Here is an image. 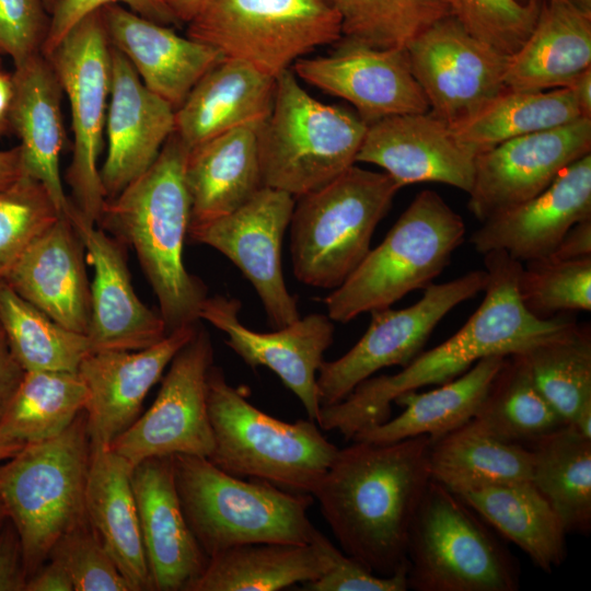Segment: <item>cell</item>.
<instances>
[{
	"mask_svg": "<svg viewBox=\"0 0 591 591\" xmlns=\"http://www.w3.org/2000/svg\"><path fill=\"white\" fill-rule=\"evenodd\" d=\"M488 281L485 298L467 322L437 347L418 354L390 375L370 376L343 401L321 408L317 425L338 431L345 440L391 418L394 399L426 385L447 383L482 358L509 356L563 331L573 321L560 316L540 320L522 305L518 278L523 264L502 251L484 255Z\"/></svg>",
	"mask_w": 591,
	"mask_h": 591,
	"instance_id": "obj_2",
	"label": "cell"
},
{
	"mask_svg": "<svg viewBox=\"0 0 591 591\" xmlns=\"http://www.w3.org/2000/svg\"><path fill=\"white\" fill-rule=\"evenodd\" d=\"M86 401L78 372L25 371L0 420V436L23 444L54 438L84 410Z\"/></svg>",
	"mask_w": 591,
	"mask_h": 591,
	"instance_id": "obj_41",
	"label": "cell"
},
{
	"mask_svg": "<svg viewBox=\"0 0 591 591\" xmlns=\"http://www.w3.org/2000/svg\"><path fill=\"white\" fill-rule=\"evenodd\" d=\"M198 326L175 328L143 349L94 351L84 357L77 372L88 391L84 412L91 445L108 447L132 425L148 392Z\"/></svg>",
	"mask_w": 591,
	"mask_h": 591,
	"instance_id": "obj_21",
	"label": "cell"
},
{
	"mask_svg": "<svg viewBox=\"0 0 591 591\" xmlns=\"http://www.w3.org/2000/svg\"><path fill=\"white\" fill-rule=\"evenodd\" d=\"M213 0H164L179 23L188 24Z\"/></svg>",
	"mask_w": 591,
	"mask_h": 591,
	"instance_id": "obj_57",
	"label": "cell"
},
{
	"mask_svg": "<svg viewBox=\"0 0 591 591\" xmlns=\"http://www.w3.org/2000/svg\"><path fill=\"white\" fill-rule=\"evenodd\" d=\"M13 95L11 74L0 72V135L10 128V108Z\"/></svg>",
	"mask_w": 591,
	"mask_h": 591,
	"instance_id": "obj_58",
	"label": "cell"
},
{
	"mask_svg": "<svg viewBox=\"0 0 591 591\" xmlns=\"http://www.w3.org/2000/svg\"><path fill=\"white\" fill-rule=\"evenodd\" d=\"M132 467L109 447L91 445L85 512L131 591H149L152 583L131 483Z\"/></svg>",
	"mask_w": 591,
	"mask_h": 591,
	"instance_id": "obj_30",
	"label": "cell"
},
{
	"mask_svg": "<svg viewBox=\"0 0 591 591\" xmlns=\"http://www.w3.org/2000/svg\"><path fill=\"white\" fill-rule=\"evenodd\" d=\"M542 1L449 0L450 14L474 37L511 57L531 34Z\"/></svg>",
	"mask_w": 591,
	"mask_h": 591,
	"instance_id": "obj_46",
	"label": "cell"
},
{
	"mask_svg": "<svg viewBox=\"0 0 591 591\" xmlns=\"http://www.w3.org/2000/svg\"><path fill=\"white\" fill-rule=\"evenodd\" d=\"M48 559L67 569L74 591H131L89 521L63 534Z\"/></svg>",
	"mask_w": 591,
	"mask_h": 591,
	"instance_id": "obj_47",
	"label": "cell"
},
{
	"mask_svg": "<svg viewBox=\"0 0 591 591\" xmlns=\"http://www.w3.org/2000/svg\"><path fill=\"white\" fill-rule=\"evenodd\" d=\"M582 117L568 88L537 92L506 89L477 112L450 126L455 137L478 154L512 138Z\"/></svg>",
	"mask_w": 591,
	"mask_h": 591,
	"instance_id": "obj_38",
	"label": "cell"
},
{
	"mask_svg": "<svg viewBox=\"0 0 591 591\" xmlns=\"http://www.w3.org/2000/svg\"><path fill=\"white\" fill-rule=\"evenodd\" d=\"M67 215L94 268L86 333L91 352L139 350L163 339L169 334L165 322L136 294L119 241L88 221L72 202Z\"/></svg>",
	"mask_w": 591,
	"mask_h": 591,
	"instance_id": "obj_23",
	"label": "cell"
},
{
	"mask_svg": "<svg viewBox=\"0 0 591 591\" xmlns=\"http://www.w3.org/2000/svg\"><path fill=\"white\" fill-rule=\"evenodd\" d=\"M341 38L375 48H406L421 32L450 14L449 0H333Z\"/></svg>",
	"mask_w": 591,
	"mask_h": 591,
	"instance_id": "obj_43",
	"label": "cell"
},
{
	"mask_svg": "<svg viewBox=\"0 0 591 591\" xmlns=\"http://www.w3.org/2000/svg\"><path fill=\"white\" fill-rule=\"evenodd\" d=\"M467 424L495 439L528 449L568 425L538 392L518 354L506 357Z\"/></svg>",
	"mask_w": 591,
	"mask_h": 591,
	"instance_id": "obj_40",
	"label": "cell"
},
{
	"mask_svg": "<svg viewBox=\"0 0 591 591\" xmlns=\"http://www.w3.org/2000/svg\"><path fill=\"white\" fill-rule=\"evenodd\" d=\"M27 579L21 538L8 519L0 530V591H25Z\"/></svg>",
	"mask_w": 591,
	"mask_h": 591,
	"instance_id": "obj_51",
	"label": "cell"
},
{
	"mask_svg": "<svg viewBox=\"0 0 591 591\" xmlns=\"http://www.w3.org/2000/svg\"><path fill=\"white\" fill-rule=\"evenodd\" d=\"M465 232L462 217L439 194L419 193L384 240L325 298L328 317L347 323L426 288L449 264Z\"/></svg>",
	"mask_w": 591,
	"mask_h": 591,
	"instance_id": "obj_9",
	"label": "cell"
},
{
	"mask_svg": "<svg viewBox=\"0 0 591 591\" xmlns=\"http://www.w3.org/2000/svg\"><path fill=\"white\" fill-rule=\"evenodd\" d=\"M532 451L477 431L468 424L432 441L431 479L455 495L531 480Z\"/></svg>",
	"mask_w": 591,
	"mask_h": 591,
	"instance_id": "obj_37",
	"label": "cell"
},
{
	"mask_svg": "<svg viewBox=\"0 0 591 591\" xmlns=\"http://www.w3.org/2000/svg\"><path fill=\"white\" fill-rule=\"evenodd\" d=\"M276 78L250 63L222 58L175 109L174 134L192 149L242 126H259L269 115Z\"/></svg>",
	"mask_w": 591,
	"mask_h": 591,
	"instance_id": "obj_29",
	"label": "cell"
},
{
	"mask_svg": "<svg viewBox=\"0 0 591 591\" xmlns=\"http://www.w3.org/2000/svg\"><path fill=\"white\" fill-rule=\"evenodd\" d=\"M42 2L44 3L46 10L50 15L56 5L60 2V0H42Z\"/></svg>",
	"mask_w": 591,
	"mask_h": 591,
	"instance_id": "obj_61",
	"label": "cell"
},
{
	"mask_svg": "<svg viewBox=\"0 0 591 591\" xmlns=\"http://www.w3.org/2000/svg\"><path fill=\"white\" fill-rule=\"evenodd\" d=\"M112 45V44H111ZM107 104L106 157L100 167L107 198L119 194L157 160L175 130V109L150 91L113 45Z\"/></svg>",
	"mask_w": 591,
	"mask_h": 591,
	"instance_id": "obj_22",
	"label": "cell"
},
{
	"mask_svg": "<svg viewBox=\"0 0 591 591\" xmlns=\"http://www.w3.org/2000/svg\"><path fill=\"white\" fill-rule=\"evenodd\" d=\"M401 188L385 172L354 164L297 197L289 224L296 278L314 288L339 287L369 253L373 232Z\"/></svg>",
	"mask_w": 591,
	"mask_h": 591,
	"instance_id": "obj_8",
	"label": "cell"
},
{
	"mask_svg": "<svg viewBox=\"0 0 591 591\" xmlns=\"http://www.w3.org/2000/svg\"><path fill=\"white\" fill-rule=\"evenodd\" d=\"M591 153V118L512 138L476 155L468 209L480 222L526 201Z\"/></svg>",
	"mask_w": 591,
	"mask_h": 591,
	"instance_id": "obj_17",
	"label": "cell"
},
{
	"mask_svg": "<svg viewBox=\"0 0 591 591\" xmlns=\"http://www.w3.org/2000/svg\"><path fill=\"white\" fill-rule=\"evenodd\" d=\"M101 10L74 25L46 56L66 94L73 135L72 159L67 172L72 205L97 223L106 196L99 157L105 132L111 92L112 53Z\"/></svg>",
	"mask_w": 591,
	"mask_h": 591,
	"instance_id": "obj_12",
	"label": "cell"
},
{
	"mask_svg": "<svg viewBox=\"0 0 591 591\" xmlns=\"http://www.w3.org/2000/svg\"><path fill=\"white\" fill-rule=\"evenodd\" d=\"M335 45L327 56L298 59L292 72L349 102L368 125L389 116L430 111L406 48H375L341 37Z\"/></svg>",
	"mask_w": 591,
	"mask_h": 591,
	"instance_id": "obj_18",
	"label": "cell"
},
{
	"mask_svg": "<svg viewBox=\"0 0 591 591\" xmlns=\"http://www.w3.org/2000/svg\"><path fill=\"white\" fill-rule=\"evenodd\" d=\"M294 204L290 194L263 186L233 212L190 228L187 234L194 242L219 251L241 270L275 329L300 318L281 266L282 239Z\"/></svg>",
	"mask_w": 591,
	"mask_h": 591,
	"instance_id": "obj_15",
	"label": "cell"
},
{
	"mask_svg": "<svg viewBox=\"0 0 591 591\" xmlns=\"http://www.w3.org/2000/svg\"><path fill=\"white\" fill-rule=\"evenodd\" d=\"M591 219V153L567 166L535 197L502 210L472 233L485 255L506 252L523 263L549 256L576 223Z\"/></svg>",
	"mask_w": 591,
	"mask_h": 591,
	"instance_id": "obj_24",
	"label": "cell"
},
{
	"mask_svg": "<svg viewBox=\"0 0 591 591\" xmlns=\"http://www.w3.org/2000/svg\"><path fill=\"white\" fill-rule=\"evenodd\" d=\"M188 151L173 134L143 174L105 200L96 223L135 250L169 333L197 324L207 298L206 287L183 259L192 215L185 181Z\"/></svg>",
	"mask_w": 591,
	"mask_h": 591,
	"instance_id": "obj_3",
	"label": "cell"
},
{
	"mask_svg": "<svg viewBox=\"0 0 591 591\" xmlns=\"http://www.w3.org/2000/svg\"><path fill=\"white\" fill-rule=\"evenodd\" d=\"M331 2H333V0H329Z\"/></svg>",
	"mask_w": 591,
	"mask_h": 591,
	"instance_id": "obj_64",
	"label": "cell"
},
{
	"mask_svg": "<svg viewBox=\"0 0 591 591\" xmlns=\"http://www.w3.org/2000/svg\"><path fill=\"white\" fill-rule=\"evenodd\" d=\"M309 591H405L407 569L392 576H379L361 563L339 551L332 549V563L317 579L303 584Z\"/></svg>",
	"mask_w": 591,
	"mask_h": 591,
	"instance_id": "obj_50",
	"label": "cell"
},
{
	"mask_svg": "<svg viewBox=\"0 0 591 591\" xmlns=\"http://www.w3.org/2000/svg\"><path fill=\"white\" fill-rule=\"evenodd\" d=\"M583 117L591 118V68L581 72L568 86Z\"/></svg>",
	"mask_w": 591,
	"mask_h": 591,
	"instance_id": "obj_56",
	"label": "cell"
},
{
	"mask_svg": "<svg viewBox=\"0 0 591 591\" xmlns=\"http://www.w3.org/2000/svg\"><path fill=\"white\" fill-rule=\"evenodd\" d=\"M0 326L24 371L77 372L91 352L86 335L69 331L0 280Z\"/></svg>",
	"mask_w": 591,
	"mask_h": 591,
	"instance_id": "obj_42",
	"label": "cell"
},
{
	"mask_svg": "<svg viewBox=\"0 0 591 591\" xmlns=\"http://www.w3.org/2000/svg\"><path fill=\"white\" fill-rule=\"evenodd\" d=\"M108 4H120L163 25L179 24L164 0H60L50 14L49 28L42 47V54L48 56L82 19Z\"/></svg>",
	"mask_w": 591,
	"mask_h": 591,
	"instance_id": "obj_49",
	"label": "cell"
},
{
	"mask_svg": "<svg viewBox=\"0 0 591 591\" xmlns=\"http://www.w3.org/2000/svg\"><path fill=\"white\" fill-rule=\"evenodd\" d=\"M179 502L208 557L255 543H311L316 528L308 510L313 496L242 478L207 457L172 455Z\"/></svg>",
	"mask_w": 591,
	"mask_h": 591,
	"instance_id": "obj_4",
	"label": "cell"
},
{
	"mask_svg": "<svg viewBox=\"0 0 591 591\" xmlns=\"http://www.w3.org/2000/svg\"><path fill=\"white\" fill-rule=\"evenodd\" d=\"M506 357L482 358L460 376L431 391L398 395L394 403L403 406V412L359 431L352 441L392 443L418 436L436 441L464 426L476 415Z\"/></svg>",
	"mask_w": 591,
	"mask_h": 591,
	"instance_id": "obj_34",
	"label": "cell"
},
{
	"mask_svg": "<svg viewBox=\"0 0 591 591\" xmlns=\"http://www.w3.org/2000/svg\"><path fill=\"white\" fill-rule=\"evenodd\" d=\"M334 544L317 529L311 543H255L209 557L193 591H279L321 577Z\"/></svg>",
	"mask_w": 591,
	"mask_h": 591,
	"instance_id": "obj_33",
	"label": "cell"
},
{
	"mask_svg": "<svg viewBox=\"0 0 591 591\" xmlns=\"http://www.w3.org/2000/svg\"><path fill=\"white\" fill-rule=\"evenodd\" d=\"M428 436L339 449L312 496L348 556L379 576L407 569L409 530L431 480Z\"/></svg>",
	"mask_w": 591,
	"mask_h": 591,
	"instance_id": "obj_1",
	"label": "cell"
},
{
	"mask_svg": "<svg viewBox=\"0 0 591 591\" xmlns=\"http://www.w3.org/2000/svg\"><path fill=\"white\" fill-rule=\"evenodd\" d=\"M547 257L558 260L591 257V219L572 225Z\"/></svg>",
	"mask_w": 591,
	"mask_h": 591,
	"instance_id": "obj_52",
	"label": "cell"
},
{
	"mask_svg": "<svg viewBox=\"0 0 591 591\" xmlns=\"http://www.w3.org/2000/svg\"><path fill=\"white\" fill-rule=\"evenodd\" d=\"M82 252L78 233L62 213L1 280L65 328L86 335L91 287Z\"/></svg>",
	"mask_w": 591,
	"mask_h": 591,
	"instance_id": "obj_27",
	"label": "cell"
},
{
	"mask_svg": "<svg viewBox=\"0 0 591 591\" xmlns=\"http://www.w3.org/2000/svg\"><path fill=\"white\" fill-rule=\"evenodd\" d=\"M578 10L591 15V0H568Z\"/></svg>",
	"mask_w": 591,
	"mask_h": 591,
	"instance_id": "obj_60",
	"label": "cell"
},
{
	"mask_svg": "<svg viewBox=\"0 0 591 591\" xmlns=\"http://www.w3.org/2000/svg\"><path fill=\"white\" fill-rule=\"evenodd\" d=\"M24 175L19 146L0 150V190L10 186Z\"/></svg>",
	"mask_w": 591,
	"mask_h": 591,
	"instance_id": "obj_55",
	"label": "cell"
},
{
	"mask_svg": "<svg viewBox=\"0 0 591 591\" xmlns=\"http://www.w3.org/2000/svg\"><path fill=\"white\" fill-rule=\"evenodd\" d=\"M25 591H74L67 569L57 560L47 559L28 579Z\"/></svg>",
	"mask_w": 591,
	"mask_h": 591,
	"instance_id": "obj_54",
	"label": "cell"
},
{
	"mask_svg": "<svg viewBox=\"0 0 591 591\" xmlns=\"http://www.w3.org/2000/svg\"><path fill=\"white\" fill-rule=\"evenodd\" d=\"M522 305L540 320L564 311L591 310V257L526 262L518 278Z\"/></svg>",
	"mask_w": 591,
	"mask_h": 591,
	"instance_id": "obj_44",
	"label": "cell"
},
{
	"mask_svg": "<svg viewBox=\"0 0 591 591\" xmlns=\"http://www.w3.org/2000/svg\"><path fill=\"white\" fill-rule=\"evenodd\" d=\"M101 12L111 44L126 57L142 83L174 109L222 59L211 46L181 36L170 26L120 4L105 5Z\"/></svg>",
	"mask_w": 591,
	"mask_h": 591,
	"instance_id": "obj_26",
	"label": "cell"
},
{
	"mask_svg": "<svg viewBox=\"0 0 591 591\" xmlns=\"http://www.w3.org/2000/svg\"><path fill=\"white\" fill-rule=\"evenodd\" d=\"M207 406L213 436L208 460L237 477L312 496L339 450L317 422L309 418L287 422L255 407L213 364L207 378Z\"/></svg>",
	"mask_w": 591,
	"mask_h": 591,
	"instance_id": "obj_5",
	"label": "cell"
},
{
	"mask_svg": "<svg viewBox=\"0 0 591 591\" xmlns=\"http://www.w3.org/2000/svg\"><path fill=\"white\" fill-rule=\"evenodd\" d=\"M24 372V369L11 354L5 335L0 326V420Z\"/></svg>",
	"mask_w": 591,
	"mask_h": 591,
	"instance_id": "obj_53",
	"label": "cell"
},
{
	"mask_svg": "<svg viewBox=\"0 0 591 591\" xmlns=\"http://www.w3.org/2000/svg\"><path fill=\"white\" fill-rule=\"evenodd\" d=\"M367 128L358 114L320 102L291 69L282 71L257 129L263 186L294 198L324 186L356 163Z\"/></svg>",
	"mask_w": 591,
	"mask_h": 591,
	"instance_id": "obj_7",
	"label": "cell"
},
{
	"mask_svg": "<svg viewBox=\"0 0 591 591\" xmlns=\"http://www.w3.org/2000/svg\"><path fill=\"white\" fill-rule=\"evenodd\" d=\"M542 396L570 426L591 438V332L575 321L515 352Z\"/></svg>",
	"mask_w": 591,
	"mask_h": 591,
	"instance_id": "obj_36",
	"label": "cell"
},
{
	"mask_svg": "<svg viewBox=\"0 0 591 591\" xmlns=\"http://www.w3.org/2000/svg\"><path fill=\"white\" fill-rule=\"evenodd\" d=\"M187 36L276 78L315 48L341 37L329 0H213L187 24Z\"/></svg>",
	"mask_w": 591,
	"mask_h": 591,
	"instance_id": "obj_11",
	"label": "cell"
},
{
	"mask_svg": "<svg viewBox=\"0 0 591 591\" xmlns=\"http://www.w3.org/2000/svg\"><path fill=\"white\" fill-rule=\"evenodd\" d=\"M407 586L416 591H517L514 557L462 498L431 479L407 542Z\"/></svg>",
	"mask_w": 591,
	"mask_h": 591,
	"instance_id": "obj_10",
	"label": "cell"
},
{
	"mask_svg": "<svg viewBox=\"0 0 591 591\" xmlns=\"http://www.w3.org/2000/svg\"><path fill=\"white\" fill-rule=\"evenodd\" d=\"M406 51L430 112L449 124L471 116L507 89L509 57L474 37L451 14L417 35Z\"/></svg>",
	"mask_w": 591,
	"mask_h": 591,
	"instance_id": "obj_16",
	"label": "cell"
},
{
	"mask_svg": "<svg viewBox=\"0 0 591 591\" xmlns=\"http://www.w3.org/2000/svg\"><path fill=\"white\" fill-rule=\"evenodd\" d=\"M60 215L44 185L25 174L0 190V280Z\"/></svg>",
	"mask_w": 591,
	"mask_h": 591,
	"instance_id": "obj_45",
	"label": "cell"
},
{
	"mask_svg": "<svg viewBox=\"0 0 591 591\" xmlns=\"http://www.w3.org/2000/svg\"><path fill=\"white\" fill-rule=\"evenodd\" d=\"M90 455L83 410L58 436L27 443L0 462V499L20 535L28 578L63 534L88 521Z\"/></svg>",
	"mask_w": 591,
	"mask_h": 591,
	"instance_id": "obj_6",
	"label": "cell"
},
{
	"mask_svg": "<svg viewBox=\"0 0 591 591\" xmlns=\"http://www.w3.org/2000/svg\"><path fill=\"white\" fill-rule=\"evenodd\" d=\"M591 68V15L568 0H543L536 23L509 57L507 89L523 92L567 88Z\"/></svg>",
	"mask_w": 591,
	"mask_h": 591,
	"instance_id": "obj_31",
	"label": "cell"
},
{
	"mask_svg": "<svg viewBox=\"0 0 591 591\" xmlns=\"http://www.w3.org/2000/svg\"><path fill=\"white\" fill-rule=\"evenodd\" d=\"M25 444L12 441L0 436V462L16 454Z\"/></svg>",
	"mask_w": 591,
	"mask_h": 591,
	"instance_id": "obj_59",
	"label": "cell"
},
{
	"mask_svg": "<svg viewBox=\"0 0 591 591\" xmlns=\"http://www.w3.org/2000/svg\"><path fill=\"white\" fill-rule=\"evenodd\" d=\"M477 153L430 111L381 118L368 125L356 162L384 170L401 187L442 183L468 194Z\"/></svg>",
	"mask_w": 591,
	"mask_h": 591,
	"instance_id": "obj_20",
	"label": "cell"
},
{
	"mask_svg": "<svg viewBox=\"0 0 591 591\" xmlns=\"http://www.w3.org/2000/svg\"><path fill=\"white\" fill-rule=\"evenodd\" d=\"M241 302L207 297L199 310L205 320L227 335L225 344L251 368L270 369L301 402L308 418L317 422L322 405L317 373L333 343L328 315L312 313L269 333L247 328L239 318Z\"/></svg>",
	"mask_w": 591,
	"mask_h": 591,
	"instance_id": "obj_19",
	"label": "cell"
},
{
	"mask_svg": "<svg viewBox=\"0 0 591 591\" xmlns=\"http://www.w3.org/2000/svg\"><path fill=\"white\" fill-rule=\"evenodd\" d=\"M457 496L541 570L552 572L565 559L567 532L531 480L486 486Z\"/></svg>",
	"mask_w": 591,
	"mask_h": 591,
	"instance_id": "obj_35",
	"label": "cell"
},
{
	"mask_svg": "<svg viewBox=\"0 0 591 591\" xmlns=\"http://www.w3.org/2000/svg\"><path fill=\"white\" fill-rule=\"evenodd\" d=\"M131 483L152 590L193 591L209 557L184 515L172 456L139 462Z\"/></svg>",
	"mask_w": 591,
	"mask_h": 591,
	"instance_id": "obj_25",
	"label": "cell"
},
{
	"mask_svg": "<svg viewBox=\"0 0 591 591\" xmlns=\"http://www.w3.org/2000/svg\"><path fill=\"white\" fill-rule=\"evenodd\" d=\"M531 482L559 517L567 534L591 529V438L570 425L532 448Z\"/></svg>",
	"mask_w": 591,
	"mask_h": 591,
	"instance_id": "obj_39",
	"label": "cell"
},
{
	"mask_svg": "<svg viewBox=\"0 0 591 591\" xmlns=\"http://www.w3.org/2000/svg\"><path fill=\"white\" fill-rule=\"evenodd\" d=\"M49 22L42 0H0V53L14 67L42 53Z\"/></svg>",
	"mask_w": 591,
	"mask_h": 591,
	"instance_id": "obj_48",
	"label": "cell"
},
{
	"mask_svg": "<svg viewBox=\"0 0 591 591\" xmlns=\"http://www.w3.org/2000/svg\"><path fill=\"white\" fill-rule=\"evenodd\" d=\"M11 77L13 95L9 120L20 140L24 174L42 183L58 211L67 215L71 201L66 195L59 166L66 138L60 81L42 53L15 66Z\"/></svg>",
	"mask_w": 591,
	"mask_h": 591,
	"instance_id": "obj_28",
	"label": "cell"
},
{
	"mask_svg": "<svg viewBox=\"0 0 591 591\" xmlns=\"http://www.w3.org/2000/svg\"><path fill=\"white\" fill-rule=\"evenodd\" d=\"M8 513H7V510L4 508V505L2 503L1 499H0V530L1 528L3 526V524L5 523V521L8 520Z\"/></svg>",
	"mask_w": 591,
	"mask_h": 591,
	"instance_id": "obj_62",
	"label": "cell"
},
{
	"mask_svg": "<svg viewBox=\"0 0 591 591\" xmlns=\"http://www.w3.org/2000/svg\"><path fill=\"white\" fill-rule=\"evenodd\" d=\"M213 364L209 334L197 328L170 362L150 408L108 447L132 466L154 456L209 457L213 436L207 406V378Z\"/></svg>",
	"mask_w": 591,
	"mask_h": 591,
	"instance_id": "obj_14",
	"label": "cell"
},
{
	"mask_svg": "<svg viewBox=\"0 0 591 591\" xmlns=\"http://www.w3.org/2000/svg\"><path fill=\"white\" fill-rule=\"evenodd\" d=\"M517 2H519L520 4H529V3H532V2H535V1H541V0H515Z\"/></svg>",
	"mask_w": 591,
	"mask_h": 591,
	"instance_id": "obj_63",
	"label": "cell"
},
{
	"mask_svg": "<svg viewBox=\"0 0 591 591\" xmlns=\"http://www.w3.org/2000/svg\"><path fill=\"white\" fill-rule=\"evenodd\" d=\"M487 281L486 269L472 270L443 283H430L408 308L370 312V325L358 343L338 359L322 363L316 381L322 407L343 401L383 368L407 366L439 322L461 302L484 291Z\"/></svg>",
	"mask_w": 591,
	"mask_h": 591,
	"instance_id": "obj_13",
	"label": "cell"
},
{
	"mask_svg": "<svg viewBox=\"0 0 591 591\" xmlns=\"http://www.w3.org/2000/svg\"><path fill=\"white\" fill-rule=\"evenodd\" d=\"M257 129L242 126L189 149L185 164L189 229L233 212L263 187Z\"/></svg>",
	"mask_w": 591,
	"mask_h": 591,
	"instance_id": "obj_32",
	"label": "cell"
}]
</instances>
